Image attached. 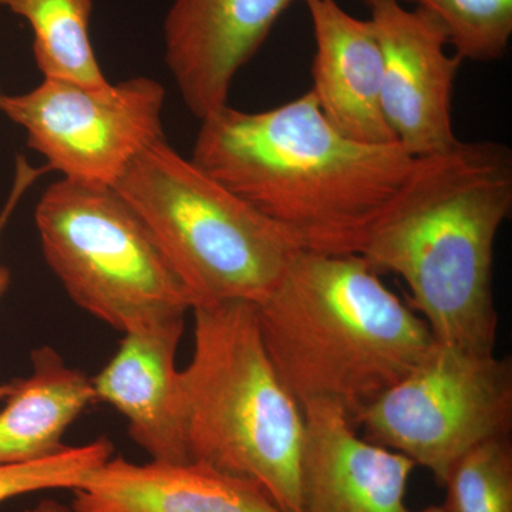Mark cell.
Wrapping results in <instances>:
<instances>
[{
  "mask_svg": "<svg viewBox=\"0 0 512 512\" xmlns=\"http://www.w3.org/2000/svg\"><path fill=\"white\" fill-rule=\"evenodd\" d=\"M15 384V380L8 383H0V402H5L8 399L13 390H15Z\"/></svg>",
  "mask_w": 512,
  "mask_h": 512,
  "instance_id": "obj_22",
  "label": "cell"
},
{
  "mask_svg": "<svg viewBox=\"0 0 512 512\" xmlns=\"http://www.w3.org/2000/svg\"><path fill=\"white\" fill-rule=\"evenodd\" d=\"M446 30L448 45L464 60L494 62L512 36V0H407Z\"/></svg>",
  "mask_w": 512,
  "mask_h": 512,
  "instance_id": "obj_17",
  "label": "cell"
},
{
  "mask_svg": "<svg viewBox=\"0 0 512 512\" xmlns=\"http://www.w3.org/2000/svg\"><path fill=\"white\" fill-rule=\"evenodd\" d=\"M355 426L443 485L468 451L510 437L511 359L434 342L409 375L357 414Z\"/></svg>",
  "mask_w": 512,
  "mask_h": 512,
  "instance_id": "obj_7",
  "label": "cell"
},
{
  "mask_svg": "<svg viewBox=\"0 0 512 512\" xmlns=\"http://www.w3.org/2000/svg\"><path fill=\"white\" fill-rule=\"evenodd\" d=\"M255 306L266 352L296 402L336 404L353 423L436 342L359 254L301 249Z\"/></svg>",
  "mask_w": 512,
  "mask_h": 512,
  "instance_id": "obj_3",
  "label": "cell"
},
{
  "mask_svg": "<svg viewBox=\"0 0 512 512\" xmlns=\"http://www.w3.org/2000/svg\"><path fill=\"white\" fill-rule=\"evenodd\" d=\"M370 10L382 47L384 117L397 143L414 158L456 146L451 106L463 59L448 55L446 30L400 0H379Z\"/></svg>",
  "mask_w": 512,
  "mask_h": 512,
  "instance_id": "obj_9",
  "label": "cell"
},
{
  "mask_svg": "<svg viewBox=\"0 0 512 512\" xmlns=\"http://www.w3.org/2000/svg\"><path fill=\"white\" fill-rule=\"evenodd\" d=\"M3 92H2V83H0V96H2Z\"/></svg>",
  "mask_w": 512,
  "mask_h": 512,
  "instance_id": "obj_25",
  "label": "cell"
},
{
  "mask_svg": "<svg viewBox=\"0 0 512 512\" xmlns=\"http://www.w3.org/2000/svg\"><path fill=\"white\" fill-rule=\"evenodd\" d=\"M296 0H174L164 20V60L198 120L227 106L239 70Z\"/></svg>",
  "mask_w": 512,
  "mask_h": 512,
  "instance_id": "obj_10",
  "label": "cell"
},
{
  "mask_svg": "<svg viewBox=\"0 0 512 512\" xmlns=\"http://www.w3.org/2000/svg\"><path fill=\"white\" fill-rule=\"evenodd\" d=\"M47 171L49 170H47L45 165L43 167H35L25 157H16L12 187H10L8 198H6L5 204H3L2 210H0V247H2L3 234H5L6 228H8L10 218L15 214L16 208L19 207L20 201L28 194L33 184L42 175H45ZM10 281H12V274H10L8 266L0 264V301L8 292Z\"/></svg>",
  "mask_w": 512,
  "mask_h": 512,
  "instance_id": "obj_20",
  "label": "cell"
},
{
  "mask_svg": "<svg viewBox=\"0 0 512 512\" xmlns=\"http://www.w3.org/2000/svg\"><path fill=\"white\" fill-rule=\"evenodd\" d=\"M444 512H512L510 437L484 441L454 464L444 481Z\"/></svg>",
  "mask_w": 512,
  "mask_h": 512,
  "instance_id": "obj_18",
  "label": "cell"
},
{
  "mask_svg": "<svg viewBox=\"0 0 512 512\" xmlns=\"http://www.w3.org/2000/svg\"><path fill=\"white\" fill-rule=\"evenodd\" d=\"M194 349L180 370L192 461L258 484L285 512H302L305 417L279 379L256 306H197Z\"/></svg>",
  "mask_w": 512,
  "mask_h": 512,
  "instance_id": "obj_4",
  "label": "cell"
},
{
  "mask_svg": "<svg viewBox=\"0 0 512 512\" xmlns=\"http://www.w3.org/2000/svg\"><path fill=\"white\" fill-rule=\"evenodd\" d=\"M302 512H410V458L359 436L349 414L332 403L302 407Z\"/></svg>",
  "mask_w": 512,
  "mask_h": 512,
  "instance_id": "obj_11",
  "label": "cell"
},
{
  "mask_svg": "<svg viewBox=\"0 0 512 512\" xmlns=\"http://www.w3.org/2000/svg\"><path fill=\"white\" fill-rule=\"evenodd\" d=\"M23 512H72V508L59 503V501L46 498V500H42L39 504H36L35 507L28 508V510Z\"/></svg>",
  "mask_w": 512,
  "mask_h": 512,
  "instance_id": "obj_21",
  "label": "cell"
},
{
  "mask_svg": "<svg viewBox=\"0 0 512 512\" xmlns=\"http://www.w3.org/2000/svg\"><path fill=\"white\" fill-rule=\"evenodd\" d=\"M164 106L163 84L146 76L106 87L43 79L29 92L0 96V113L23 128L47 170L104 185L165 138Z\"/></svg>",
  "mask_w": 512,
  "mask_h": 512,
  "instance_id": "obj_8",
  "label": "cell"
},
{
  "mask_svg": "<svg viewBox=\"0 0 512 512\" xmlns=\"http://www.w3.org/2000/svg\"><path fill=\"white\" fill-rule=\"evenodd\" d=\"M512 211V153L474 141L416 157L359 255L409 286L436 342L493 353L495 244Z\"/></svg>",
  "mask_w": 512,
  "mask_h": 512,
  "instance_id": "obj_2",
  "label": "cell"
},
{
  "mask_svg": "<svg viewBox=\"0 0 512 512\" xmlns=\"http://www.w3.org/2000/svg\"><path fill=\"white\" fill-rule=\"evenodd\" d=\"M303 2L315 39L309 92L323 116L360 143H397L384 117L383 55L372 19L355 18L338 0Z\"/></svg>",
  "mask_w": 512,
  "mask_h": 512,
  "instance_id": "obj_13",
  "label": "cell"
},
{
  "mask_svg": "<svg viewBox=\"0 0 512 512\" xmlns=\"http://www.w3.org/2000/svg\"><path fill=\"white\" fill-rule=\"evenodd\" d=\"M363 2L366 3L367 6H372V5H375L376 2H379V0H363Z\"/></svg>",
  "mask_w": 512,
  "mask_h": 512,
  "instance_id": "obj_24",
  "label": "cell"
},
{
  "mask_svg": "<svg viewBox=\"0 0 512 512\" xmlns=\"http://www.w3.org/2000/svg\"><path fill=\"white\" fill-rule=\"evenodd\" d=\"M35 222L47 266L80 309L123 333L185 320L190 293L147 222L113 185H49Z\"/></svg>",
  "mask_w": 512,
  "mask_h": 512,
  "instance_id": "obj_6",
  "label": "cell"
},
{
  "mask_svg": "<svg viewBox=\"0 0 512 512\" xmlns=\"http://www.w3.org/2000/svg\"><path fill=\"white\" fill-rule=\"evenodd\" d=\"M0 6L29 23L43 79L87 87L110 84L90 37L94 0H0Z\"/></svg>",
  "mask_w": 512,
  "mask_h": 512,
  "instance_id": "obj_16",
  "label": "cell"
},
{
  "mask_svg": "<svg viewBox=\"0 0 512 512\" xmlns=\"http://www.w3.org/2000/svg\"><path fill=\"white\" fill-rule=\"evenodd\" d=\"M72 512H285L258 484L198 463L109 458L73 490Z\"/></svg>",
  "mask_w": 512,
  "mask_h": 512,
  "instance_id": "obj_14",
  "label": "cell"
},
{
  "mask_svg": "<svg viewBox=\"0 0 512 512\" xmlns=\"http://www.w3.org/2000/svg\"><path fill=\"white\" fill-rule=\"evenodd\" d=\"M113 444L100 437L92 443L66 446L62 451L25 464L0 466V504L45 490H76L93 470L113 457Z\"/></svg>",
  "mask_w": 512,
  "mask_h": 512,
  "instance_id": "obj_19",
  "label": "cell"
},
{
  "mask_svg": "<svg viewBox=\"0 0 512 512\" xmlns=\"http://www.w3.org/2000/svg\"><path fill=\"white\" fill-rule=\"evenodd\" d=\"M113 187L153 231L192 309L232 301L259 305L302 249L167 138L141 151Z\"/></svg>",
  "mask_w": 512,
  "mask_h": 512,
  "instance_id": "obj_5",
  "label": "cell"
},
{
  "mask_svg": "<svg viewBox=\"0 0 512 512\" xmlns=\"http://www.w3.org/2000/svg\"><path fill=\"white\" fill-rule=\"evenodd\" d=\"M30 362L32 372L15 379L0 410V466L55 456L66 447V431L96 402L92 379L52 346L33 350Z\"/></svg>",
  "mask_w": 512,
  "mask_h": 512,
  "instance_id": "obj_15",
  "label": "cell"
},
{
  "mask_svg": "<svg viewBox=\"0 0 512 512\" xmlns=\"http://www.w3.org/2000/svg\"><path fill=\"white\" fill-rule=\"evenodd\" d=\"M184 322L124 333L116 355L92 379L96 402L123 414L131 439L151 460L168 463L191 461L175 362Z\"/></svg>",
  "mask_w": 512,
  "mask_h": 512,
  "instance_id": "obj_12",
  "label": "cell"
},
{
  "mask_svg": "<svg viewBox=\"0 0 512 512\" xmlns=\"http://www.w3.org/2000/svg\"><path fill=\"white\" fill-rule=\"evenodd\" d=\"M200 121L191 160L320 254H359L414 160L399 143L343 136L311 92L254 113L227 104Z\"/></svg>",
  "mask_w": 512,
  "mask_h": 512,
  "instance_id": "obj_1",
  "label": "cell"
},
{
  "mask_svg": "<svg viewBox=\"0 0 512 512\" xmlns=\"http://www.w3.org/2000/svg\"><path fill=\"white\" fill-rule=\"evenodd\" d=\"M413 512V511H410ZM417 512H444L443 507H439V505H431L429 508H424V510L417 511Z\"/></svg>",
  "mask_w": 512,
  "mask_h": 512,
  "instance_id": "obj_23",
  "label": "cell"
}]
</instances>
